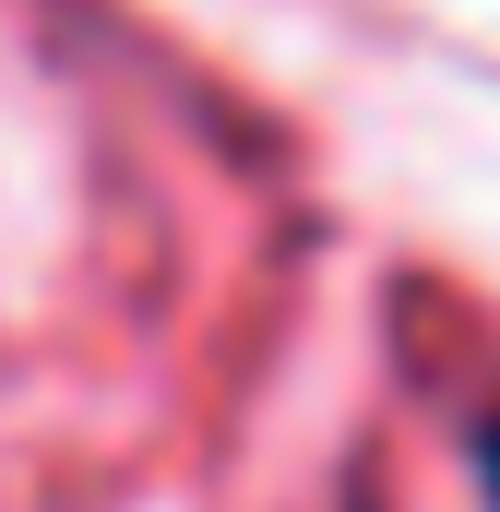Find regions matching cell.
Here are the masks:
<instances>
[{"label": "cell", "instance_id": "cell-1", "mask_svg": "<svg viewBox=\"0 0 500 512\" xmlns=\"http://www.w3.org/2000/svg\"><path fill=\"white\" fill-rule=\"evenodd\" d=\"M489 501H500V429H489Z\"/></svg>", "mask_w": 500, "mask_h": 512}]
</instances>
